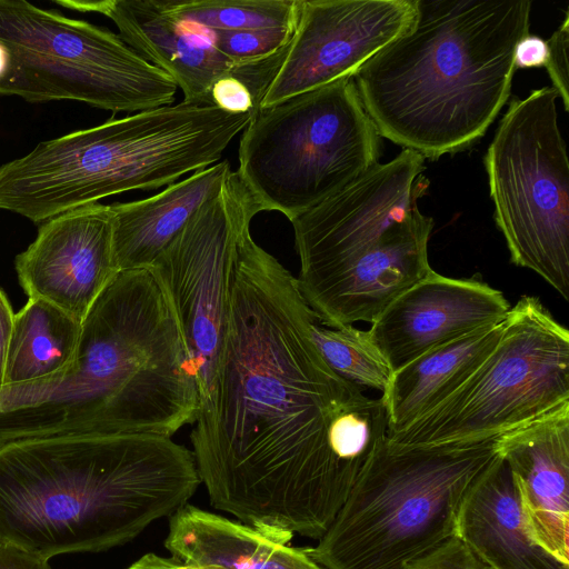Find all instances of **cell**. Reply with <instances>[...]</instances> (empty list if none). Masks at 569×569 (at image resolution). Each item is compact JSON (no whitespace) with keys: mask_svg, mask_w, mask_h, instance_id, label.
Here are the masks:
<instances>
[{"mask_svg":"<svg viewBox=\"0 0 569 569\" xmlns=\"http://www.w3.org/2000/svg\"><path fill=\"white\" fill-rule=\"evenodd\" d=\"M251 112L181 101L41 141L0 166V210L44 222L216 163Z\"/></svg>","mask_w":569,"mask_h":569,"instance_id":"cell-5","label":"cell"},{"mask_svg":"<svg viewBox=\"0 0 569 569\" xmlns=\"http://www.w3.org/2000/svg\"><path fill=\"white\" fill-rule=\"evenodd\" d=\"M28 298L46 300L81 322L120 272L110 206L93 203L44 221L16 258Z\"/></svg>","mask_w":569,"mask_h":569,"instance_id":"cell-14","label":"cell"},{"mask_svg":"<svg viewBox=\"0 0 569 569\" xmlns=\"http://www.w3.org/2000/svg\"><path fill=\"white\" fill-rule=\"evenodd\" d=\"M210 103L231 113H254L258 110L252 91L234 73L224 76L213 83Z\"/></svg>","mask_w":569,"mask_h":569,"instance_id":"cell-29","label":"cell"},{"mask_svg":"<svg viewBox=\"0 0 569 569\" xmlns=\"http://www.w3.org/2000/svg\"><path fill=\"white\" fill-rule=\"evenodd\" d=\"M164 547L173 558L204 569H323L306 549L189 503L170 516Z\"/></svg>","mask_w":569,"mask_h":569,"instance_id":"cell-21","label":"cell"},{"mask_svg":"<svg viewBox=\"0 0 569 569\" xmlns=\"http://www.w3.org/2000/svg\"><path fill=\"white\" fill-rule=\"evenodd\" d=\"M258 212L250 192L232 171L221 191L194 212L147 269L176 320L200 405L214 383L238 246Z\"/></svg>","mask_w":569,"mask_h":569,"instance_id":"cell-11","label":"cell"},{"mask_svg":"<svg viewBox=\"0 0 569 569\" xmlns=\"http://www.w3.org/2000/svg\"><path fill=\"white\" fill-rule=\"evenodd\" d=\"M177 90L110 30L24 0H0V96L140 112L172 104Z\"/></svg>","mask_w":569,"mask_h":569,"instance_id":"cell-8","label":"cell"},{"mask_svg":"<svg viewBox=\"0 0 569 569\" xmlns=\"http://www.w3.org/2000/svg\"><path fill=\"white\" fill-rule=\"evenodd\" d=\"M406 569H491L457 537L412 562Z\"/></svg>","mask_w":569,"mask_h":569,"instance_id":"cell-28","label":"cell"},{"mask_svg":"<svg viewBox=\"0 0 569 569\" xmlns=\"http://www.w3.org/2000/svg\"><path fill=\"white\" fill-rule=\"evenodd\" d=\"M503 322L435 347L393 371L380 397L387 436L407 428L461 387L497 345Z\"/></svg>","mask_w":569,"mask_h":569,"instance_id":"cell-22","label":"cell"},{"mask_svg":"<svg viewBox=\"0 0 569 569\" xmlns=\"http://www.w3.org/2000/svg\"><path fill=\"white\" fill-rule=\"evenodd\" d=\"M127 569H204L191 563L180 561L173 557L163 558L154 553H147L130 565Z\"/></svg>","mask_w":569,"mask_h":569,"instance_id":"cell-33","label":"cell"},{"mask_svg":"<svg viewBox=\"0 0 569 569\" xmlns=\"http://www.w3.org/2000/svg\"><path fill=\"white\" fill-rule=\"evenodd\" d=\"M549 57L547 40L539 36L526 34L515 49L513 62L516 69L546 67Z\"/></svg>","mask_w":569,"mask_h":569,"instance_id":"cell-30","label":"cell"},{"mask_svg":"<svg viewBox=\"0 0 569 569\" xmlns=\"http://www.w3.org/2000/svg\"><path fill=\"white\" fill-rule=\"evenodd\" d=\"M82 322L54 305L30 298L14 313L9 342L4 386L48 380L72 362Z\"/></svg>","mask_w":569,"mask_h":569,"instance_id":"cell-23","label":"cell"},{"mask_svg":"<svg viewBox=\"0 0 569 569\" xmlns=\"http://www.w3.org/2000/svg\"><path fill=\"white\" fill-rule=\"evenodd\" d=\"M552 87L510 101L483 162L510 260L569 300V161Z\"/></svg>","mask_w":569,"mask_h":569,"instance_id":"cell-9","label":"cell"},{"mask_svg":"<svg viewBox=\"0 0 569 569\" xmlns=\"http://www.w3.org/2000/svg\"><path fill=\"white\" fill-rule=\"evenodd\" d=\"M297 279L240 239L210 397L190 435L211 505L287 543L320 539L387 437L379 399L338 376Z\"/></svg>","mask_w":569,"mask_h":569,"instance_id":"cell-1","label":"cell"},{"mask_svg":"<svg viewBox=\"0 0 569 569\" xmlns=\"http://www.w3.org/2000/svg\"><path fill=\"white\" fill-rule=\"evenodd\" d=\"M531 539L569 567V402L497 438Z\"/></svg>","mask_w":569,"mask_h":569,"instance_id":"cell-17","label":"cell"},{"mask_svg":"<svg viewBox=\"0 0 569 569\" xmlns=\"http://www.w3.org/2000/svg\"><path fill=\"white\" fill-rule=\"evenodd\" d=\"M232 172L217 162L156 196L110 206L114 258L121 271L148 269L194 212L217 196Z\"/></svg>","mask_w":569,"mask_h":569,"instance_id":"cell-20","label":"cell"},{"mask_svg":"<svg viewBox=\"0 0 569 569\" xmlns=\"http://www.w3.org/2000/svg\"><path fill=\"white\" fill-rule=\"evenodd\" d=\"M160 8L183 24L208 30L240 31L297 23L300 0H189L158 1Z\"/></svg>","mask_w":569,"mask_h":569,"instance_id":"cell-24","label":"cell"},{"mask_svg":"<svg viewBox=\"0 0 569 569\" xmlns=\"http://www.w3.org/2000/svg\"><path fill=\"white\" fill-rule=\"evenodd\" d=\"M549 57L546 64L547 72L552 81V88L561 98L565 111L569 110V11L559 28L547 40Z\"/></svg>","mask_w":569,"mask_h":569,"instance_id":"cell-27","label":"cell"},{"mask_svg":"<svg viewBox=\"0 0 569 569\" xmlns=\"http://www.w3.org/2000/svg\"><path fill=\"white\" fill-rule=\"evenodd\" d=\"M191 393L172 317L134 276L119 272L82 321L67 370L0 389V445L60 436H167Z\"/></svg>","mask_w":569,"mask_h":569,"instance_id":"cell-4","label":"cell"},{"mask_svg":"<svg viewBox=\"0 0 569 569\" xmlns=\"http://www.w3.org/2000/svg\"><path fill=\"white\" fill-rule=\"evenodd\" d=\"M170 437L82 435L0 445V541L51 559L124 545L200 485Z\"/></svg>","mask_w":569,"mask_h":569,"instance_id":"cell-2","label":"cell"},{"mask_svg":"<svg viewBox=\"0 0 569 569\" xmlns=\"http://www.w3.org/2000/svg\"><path fill=\"white\" fill-rule=\"evenodd\" d=\"M433 219L416 208L375 249L319 282L299 289L318 320L331 327L372 323L402 292L425 278Z\"/></svg>","mask_w":569,"mask_h":569,"instance_id":"cell-16","label":"cell"},{"mask_svg":"<svg viewBox=\"0 0 569 569\" xmlns=\"http://www.w3.org/2000/svg\"><path fill=\"white\" fill-rule=\"evenodd\" d=\"M426 158L403 149L377 162L291 223L300 260L299 289L341 270L378 247L416 208L429 180Z\"/></svg>","mask_w":569,"mask_h":569,"instance_id":"cell-12","label":"cell"},{"mask_svg":"<svg viewBox=\"0 0 569 569\" xmlns=\"http://www.w3.org/2000/svg\"><path fill=\"white\" fill-rule=\"evenodd\" d=\"M14 312L2 289H0V389L4 386L6 363L12 332Z\"/></svg>","mask_w":569,"mask_h":569,"instance_id":"cell-32","label":"cell"},{"mask_svg":"<svg viewBox=\"0 0 569 569\" xmlns=\"http://www.w3.org/2000/svg\"><path fill=\"white\" fill-rule=\"evenodd\" d=\"M456 537L491 569H569L529 536L515 481L501 457L466 493Z\"/></svg>","mask_w":569,"mask_h":569,"instance_id":"cell-19","label":"cell"},{"mask_svg":"<svg viewBox=\"0 0 569 569\" xmlns=\"http://www.w3.org/2000/svg\"><path fill=\"white\" fill-rule=\"evenodd\" d=\"M569 402V331L537 297L522 296L501 336L451 396L401 431L402 446L478 441L500 436Z\"/></svg>","mask_w":569,"mask_h":569,"instance_id":"cell-10","label":"cell"},{"mask_svg":"<svg viewBox=\"0 0 569 569\" xmlns=\"http://www.w3.org/2000/svg\"><path fill=\"white\" fill-rule=\"evenodd\" d=\"M80 12L103 14L118 28L119 37L146 60L164 71L183 92V101L210 103L213 83L236 73L208 38H201L169 14L158 0H56Z\"/></svg>","mask_w":569,"mask_h":569,"instance_id":"cell-18","label":"cell"},{"mask_svg":"<svg viewBox=\"0 0 569 569\" xmlns=\"http://www.w3.org/2000/svg\"><path fill=\"white\" fill-rule=\"evenodd\" d=\"M0 569H52L49 559L0 541Z\"/></svg>","mask_w":569,"mask_h":569,"instance_id":"cell-31","label":"cell"},{"mask_svg":"<svg viewBox=\"0 0 569 569\" xmlns=\"http://www.w3.org/2000/svg\"><path fill=\"white\" fill-rule=\"evenodd\" d=\"M510 308L503 293L482 280L450 278L432 269L368 331L393 372L435 347L502 322Z\"/></svg>","mask_w":569,"mask_h":569,"instance_id":"cell-15","label":"cell"},{"mask_svg":"<svg viewBox=\"0 0 569 569\" xmlns=\"http://www.w3.org/2000/svg\"><path fill=\"white\" fill-rule=\"evenodd\" d=\"M310 335L322 359L338 376L360 389H386L392 370L368 330L352 325L326 326L316 317Z\"/></svg>","mask_w":569,"mask_h":569,"instance_id":"cell-25","label":"cell"},{"mask_svg":"<svg viewBox=\"0 0 569 569\" xmlns=\"http://www.w3.org/2000/svg\"><path fill=\"white\" fill-rule=\"evenodd\" d=\"M497 438L402 446L386 437L307 553L323 569H406L456 537L466 493L500 458Z\"/></svg>","mask_w":569,"mask_h":569,"instance_id":"cell-6","label":"cell"},{"mask_svg":"<svg viewBox=\"0 0 569 569\" xmlns=\"http://www.w3.org/2000/svg\"><path fill=\"white\" fill-rule=\"evenodd\" d=\"M380 136L352 78L258 109L236 171L260 211L291 222L378 162Z\"/></svg>","mask_w":569,"mask_h":569,"instance_id":"cell-7","label":"cell"},{"mask_svg":"<svg viewBox=\"0 0 569 569\" xmlns=\"http://www.w3.org/2000/svg\"><path fill=\"white\" fill-rule=\"evenodd\" d=\"M296 24L240 31L210 33L212 47L234 67L256 64L287 50Z\"/></svg>","mask_w":569,"mask_h":569,"instance_id":"cell-26","label":"cell"},{"mask_svg":"<svg viewBox=\"0 0 569 569\" xmlns=\"http://www.w3.org/2000/svg\"><path fill=\"white\" fill-rule=\"evenodd\" d=\"M415 16L416 0H300L295 34L259 109L352 78Z\"/></svg>","mask_w":569,"mask_h":569,"instance_id":"cell-13","label":"cell"},{"mask_svg":"<svg viewBox=\"0 0 569 569\" xmlns=\"http://www.w3.org/2000/svg\"><path fill=\"white\" fill-rule=\"evenodd\" d=\"M529 0H416L409 28L352 77L379 136L437 159L480 139L506 104Z\"/></svg>","mask_w":569,"mask_h":569,"instance_id":"cell-3","label":"cell"}]
</instances>
